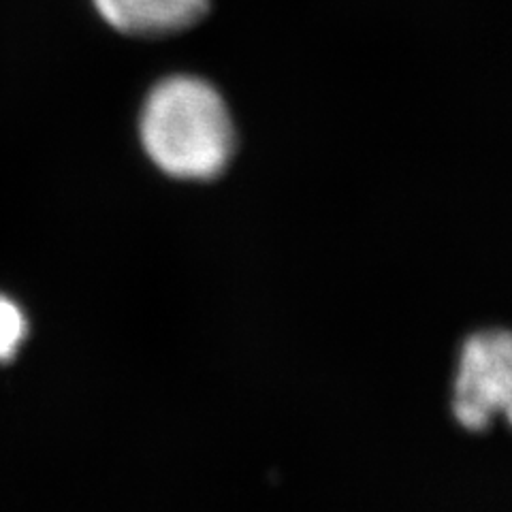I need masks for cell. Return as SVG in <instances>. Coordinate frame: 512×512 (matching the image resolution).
Returning <instances> with one entry per match:
<instances>
[{"label": "cell", "mask_w": 512, "mask_h": 512, "mask_svg": "<svg viewBox=\"0 0 512 512\" xmlns=\"http://www.w3.org/2000/svg\"><path fill=\"white\" fill-rule=\"evenodd\" d=\"M92 5L122 35L156 39L199 24L210 0H92Z\"/></svg>", "instance_id": "obj_3"}, {"label": "cell", "mask_w": 512, "mask_h": 512, "mask_svg": "<svg viewBox=\"0 0 512 512\" xmlns=\"http://www.w3.org/2000/svg\"><path fill=\"white\" fill-rule=\"evenodd\" d=\"M28 333V320L18 303L0 293V363L15 359Z\"/></svg>", "instance_id": "obj_4"}, {"label": "cell", "mask_w": 512, "mask_h": 512, "mask_svg": "<svg viewBox=\"0 0 512 512\" xmlns=\"http://www.w3.org/2000/svg\"><path fill=\"white\" fill-rule=\"evenodd\" d=\"M139 133L152 163L180 180L216 178L235 152L227 103L195 75H169L154 84L143 101Z\"/></svg>", "instance_id": "obj_1"}, {"label": "cell", "mask_w": 512, "mask_h": 512, "mask_svg": "<svg viewBox=\"0 0 512 512\" xmlns=\"http://www.w3.org/2000/svg\"><path fill=\"white\" fill-rule=\"evenodd\" d=\"M512 342L504 331L478 333L461 352L453 410L468 429H485L493 416L510 419Z\"/></svg>", "instance_id": "obj_2"}]
</instances>
